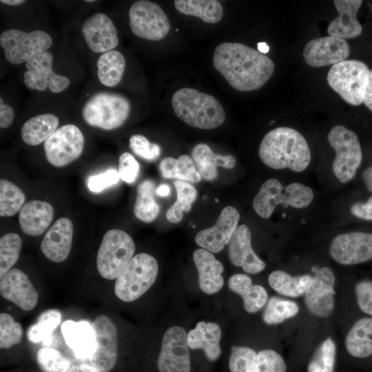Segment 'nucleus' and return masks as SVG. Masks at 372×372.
I'll use <instances>...</instances> for the list:
<instances>
[{
  "label": "nucleus",
  "mask_w": 372,
  "mask_h": 372,
  "mask_svg": "<svg viewBox=\"0 0 372 372\" xmlns=\"http://www.w3.org/2000/svg\"><path fill=\"white\" fill-rule=\"evenodd\" d=\"M313 196V190L307 185L293 183L285 187L278 180L270 178L261 185L252 205L258 216L267 219L279 204L304 208L311 204Z\"/></svg>",
  "instance_id": "nucleus-4"
},
{
  "label": "nucleus",
  "mask_w": 372,
  "mask_h": 372,
  "mask_svg": "<svg viewBox=\"0 0 372 372\" xmlns=\"http://www.w3.org/2000/svg\"><path fill=\"white\" fill-rule=\"evenodd\" d=\"M14 110L10 105H5L3 99L0 98V127L1 128L8 127L14 120Z\"/></svg>",
  "instance_id": "nucleus-53"
},
{
  "label": "nucleus",
  "mask_w": 372,
  "mask_h": 372,
  "mask_svg": "<svg viewBox=\"0 0 372 372\" xmlns=\"http://www.w3.org/2000/svg\"><path fill=\"white\" fill-rule=\"evenodd\" d=\"M258 155L270 168H288L296 172L304 171L311 162V152L304 137L297 130L279 127L262 138Z\"/></svg>",
  "instance_id": "nucleus-2"
},
{
  "label": "nucleus",
  "mask_w": 372,
  "mask_h": 372,
  "mask_svg": "<svg viewBox=\"0 0 372 372\" xmlns=\"http://www.w3.org/2000/svg\"><path fill=\"white\" fill-rule=\"evenodd\" d=\"M135 252L132 237L121 229L108 230L103 236L96 256L99 274L107 280L116 279Z\"/></svg>",
  "instance_id": "nucleus-7"
},
{
  "label": "nucleus",
  "mask_w": 372,
  "mask_h": 372,
  "mask_svg": "<svg viewBox=\"0 0 372 372\" xmlns=\"http://www.w3.org/2000/svg\"><path fill=\"white\" fill-rule=\"evenodd\" d=\"M369 72L364 62L355 59L344 60L331 68L327 82L345 102L357 106L364 101Z\"/></svg>",
  "instance_id": "nucleus-8"
},
{
  "label": "nucleus",
  "mask_w": 372,
  "mask_h": 372,
  "mask_svg": "<svg viewBox=\"0 0 372 372\" xmlns=\"http://www.w3.org/2000/svg\"><path fill=\"white\" fill-rule=\"evenodd\" d=\"M96 335V350L89 359L91 364L102 372L115 366L118 354L117 331L112 320L105 315L97 316L92 323Z\"/></svg>",
  "instance_id": "nucleus-17"
},
{
  "label": "nucleus",
  "mask_w": 372,
  "mask_h": 372,
  "mask_svg": "<svg viewBox=\"0 0 372 372\" xmlns=\"http://www.w3.org/2000/svg\"><path fill=\"white\" fill-rule=\"evenodd\" d=\"M54 218V209L48 202L32 200L21 209L19 223L22 231L30 236L42 234Z\"/></svg>",
  "instance_id": "nucleus-27"
},
{
  "label": "nucleus",
  "mask_w": 372,
  "mask_h": 372,
  "mask_svg": "<svg viewBox=\"0 0 372 372\" xmlns=\"http://www.w3.org/2000/svg\"><path fill=\"white\" fill-rule=\"evenodd\" d=\"M94 1H94V0H86L85 1V2H94Z\"/></svg>",
  "instance_id": "nucleus-61"
},
{
  "label": "nucleus",
  "mask_w": 372,
  "mask_h": 372,
  "mask_svg": "<svg viewBox=\"0 0 372 372\" xmlns=\"http://www.w3.org/2000/svg\"><path fill=\"white\" fill-rule=\"evenodd\" d=\"M335 276L329 267L317 269L304 293V303L313 315L329 316L334 309Z\"/></svg>",
  "instance_id": "nucleus-15"
},
{
  "label": "nucleus",
  "mask_w": 372,
  "mask_h": 372,
  "mask_svg": "<svg viewBox=\"0 0 372 372\" xmlns=\"http://www.w3.org/2000/svg\"><path fill=\"white\" fill-rule=\"evenodd\" d=\"M333 3L338 16L329 23L327 29L329 35L342 39L360 35L362 28L356 17L362 1L335 0Z\"/></svg>",
  "instance_id": "nucleus-25"
},
{
  "label": "nucleus",
  "mask_w": 372,
  "mask_h": 372,
  "mask_svg": "<svg viewBox=\"0 0 372 372\" xmlns=\"http://www.w3.org/2000/svg\"><path fill=\"white\" fill-rule=\"evenodd\" d=\"M349 53L350 48L346 40L329 36L309 41L302 54L308 65L320 68L342 62Z\"/></svg>",
  "instance_id": "nucleus-19"
},
{
  "label": "nucleus",
  "mask_w": 372,
  "mask_h": 372,
  "mask_svg": "<svg viewBox=\"0 0 372 372\" xmlns=\"http://www.w3.org/2000/svg\"><path fill=\"white\" fill-rule=\"evenodd\" d=\"M355 293L361 311L372 317V281L364 280L358 282Z\"/></svg>",
  "instance_id": "nucleus-51"
},
{
  "label": "nucleus",
  "mask_w": 372,
  "mask_h": 372,
  "mask_svg": "<svg viewBox=\"0 0 372 372\" xmlns=\"http://www.w3.org/2000/svg\"><path fill=\"white\" fill-rule=\"evenodd\" d=\"M170 187L167 184H161L156 190V194L160 197H167L170 194Z\"/></svg>",
  "instance_id": "nucleus-56"
},
{
  "label": "nucleus",
  "mask_w": 372,
  "mask_h": 372,
  "mask_svg": "<svg viewBox=\"0 0 372 372\" xmlns=\"http://www.w3.org/2000/svg\"><path fill=\"white\" fill-rule=\"evenodd\" d=\"M287 367L282 356L271 349L259 351L255 372H286Z\"/></svg>",
  "instance_id": "nucleus-47"
},
{
  "label": "nucleus",
  "mask_w": 372,
  "mask_h": 372,
  "mask_svg": "<svg viewBox=\"0 0 372 372\" xmlns=\"http://www.w3.org/2000/svg\"><path fill=\"white\" fill-rule=\"evenodd\" d=\"M41 368L45 372H66L70 367V361L59 351L52 348H42L37 354Z\"/></svg>",
  "instance_id": "nucleus-46"
},
{
  "label": "nucleus",
  "mask_w": 372,
  "mask_h": 372,
  "mask_svg": "<svg viewBox=\"0 0 372 372\" xmlns=\"http://www.w3.org/2000/svg\"><path fill=\"white\" fill-rule=\"evenodd\" d=\"M53 55L49 51L41 52L25 63L24 83L32 90L44 91L48 86L50 91L59 93L70 85L69 79L56 74L52 70Z\"/></svg>",
  "instance_id": "nucleus-16"
},
{
  "label": "nucleus",
  "mask_w": 372,
  "mask_h": 372,
  "mask_svg": "<svg viewBox=\"0 0 372 372\" xmlns=\"http://www.w3.org/2000/svg\"><path fill=\"white\" fill-rule=\"evenodd\" d=\"M130 26L138 37L150 41L163 39L170 30L167 14L156 3L141 0L134 2L129 10Z\"/></svg>",
  "instance_id": "nucleus-11"
},
{
  "label": "nucleus",
  "mask_w": 372,
  "mask_h": 372,
  "mask_svg": "<svg viewBox=\"0 0 372 372\" xmlns=\"http://www.w3.org/2000/svg\"><path fill=\"white\" fill-rule=\"evenodd\" d=\"M331 258L343 265L372 260V234L352 231L337 235L329 245Z\"/></svg>",
  "instance_id": "nucleus-14"
},
{
  "label": "nucleus",
  "mask_w": 372,
  "mask_h": 372,
  "mask_svg": "<svg viewBox=\"0 0 372 372\" xmlns=\"http://www.w3.org/2000/svg\"><path fill=\"white\" fill-rule=\"evenodd\" d=\"M345 346L350 355L364 358L372 355V318L357 320L348 331Z\"/></svg>",
  "instance_id": "nucleus-31"
},
{
  "label": "nucleus",
  "mask_w": 372,
  "mask_h": 372,
  "mask_svg": "<svg viewBox=\"0 0 372 372\" xmlns=\"http://www.w3.org/2000/svg\"><path fill=\"white\" fill-rule=\"evenodd\" d=\"M221 329L215 322H198L187 333L188 346L192 349H202L209 361H216L221 354Z\"/></svg>",
  "instance_id": "nucleus-28"
},
{
  "label": "nucleus",
  "mask_w": 372,
  "mask_h": 372,
  "mask_svg": "<svg viewBox=\"0 0 372 372\" xmlns=\"http://www.w3.org/2000/svg\"><path fill=\"white\" fill-rule=\"evenodd\" d=\"M193 260L198 273L200 289L205 293L214 294L223 286L224 278L221 275L224 267L213 254L204 249H197L193 253Z\"/></svg>",
  "instance_id": "nucleus-26"
},
{
  "label": "nucleus",
  "mask_w": 372,
  "mask_h": 372,
  "mask_svg": "<svg viewBox=\"0 0 372 372\" xmlns=\"http://www.w3.org/2000/svg\"><path fill=\"white\" fill-rule=\"evenodd\" d=\"M82 32L89 48L94 52L112 50L118 44L117 30L112 21L103 13L89 17L82 26Z\"/></svg>",
  "instance_id": "nucleus-22"
},
{
  "label": "nucleus",
  "mask_w": 372,
  "mask_h": 372,
  "mask_svg": "<svg viewBox=\"0 0 372 372\" xmlns=\"http://www.w3.org/2000/svg\"><path fill=\"white\" fill-rule=\"evenodd\" d=\"M120 179L118 172L110 169L98 175L90 176L87 185L92 192L99 193L104 189L116 184Z\"/></svg>",
  "instance_id": "nucleus-50"
},
{
  "label": "nucleus",
  "mask_w": 372,
  "mask_h": 372,
  "mask_svg": "<svg viewBox=\"0 0 372 372\" xmlns=\"http://www.w3.org/2000/svg\"><path fill=\"white\" fill-rule=\"evenodd\" d=\"M197 172L204 180L211 181L218 176V167L231 169L236 165V158L229 154L214 153L205 143H198L191 152Z\"/></svg>",
  "instance_id": "nucleus-29"
},
{
  "label": "nucleus",
  "mask_w": 372,
  "mask_h": 372,
  "mask_svg": "<svg viewBox=\"0 0 372 372\" xmlns=\"http://www.w3.org/2000/svg\"><path fill=\"white\" fill-rule=\"evenodd\" d=\"M161 175L165 178L198 183L201 176L197 172L191 156L183 154L178 158H164L159 164Z\"/></svg>",
  "instance_id": "nucleus-34"
},
{
  "label": "nucleus",
  "mask_w": 372,
  "mask_h": 372,
  "mask_svg": "<svg viewBox=\"0 0 372 372\" xmlns=\"http://www.w3.org/2000/svg\"><path fill=\"white\" fill-rule=\"evenodd\" d=\"M139 169V163L132 154L124 152L120 156L118 172L123 181L130 184L133 183L137 178Z\"/></svg>",
  "instance_id": "nucleus-49"
},
{
  "label": "nucleus",
  "mask_w": 372,
  "mask_h": 372,
  "mask_svg": "<svg viewBox=\"0 0 372 372\" xmlns=\"http://www.w3.org/2000/svg\"><path fill=\"white\" fill-rule=\"evenodd\" d=\"M23 336L21 324L6 313L0 314V348L9 349L19 344Z\"/></svg>",
  "instance_id": "nucleus-45"
},
{
  "label": "nucleus",
  "mask_w": 372,
  "mask_h": 372,
  "mask_svg": "<svg viewBox=\"0 0 372 372\" xmlns=\"http://www.w3.org/2000/svg\"><path fill=\"white\" fill-rule=\"evenodd\" d=\"M228 255L231 262L247 273L256 274L265 268V262L252 249L251 231L246 225L236 227L228 243Z\"/></svg>",
  "instance_id": "nucleus-21"
},
{
  "label": "nucleus",
  "mask_w": 372,
  "mask_h": 372,
  "mask_svg": "<svg viewBox=\"0 0 372 372\" xmlns=\"http://www.w3.org/2000/svg\"><path fill=\"white\" fill-rule=\"evenodd\" d=\"M176 9L180 13L200 18L209 23L219 22L223 16V8L216 0H176Z\"/></svg>",
  "instance_id": "nucleus-33"
},
{
  "label": "nucleus",
  "mask_w": 372,
  "mask_h": 372,
  "mask_svg": "<svg viewBox=\"0 0 372 372\" xmlns=\"http://www.w3.org/2000/svg\"><path fill=\"white\" fill-rule=\"evenodd\" d=\"M97 75L100 82L107 87L118 85L125 69L123 55L116 50L103 53L97 61Z\"/></svg>",
  "instance_id": "nucleus-35"
},
{
  "label": "nucleus",
  "mask_w": 372,
  "mask_h": 372,
  "mask_svg": "<svg viewBox=\"0 0 372 372\" xmlns=\"http://www.w3.org/2000/svg\"><path fill=\"white\" fill-rule=\"evenodd\" d=\"M364 104L372 112V70H370L368 84L366 88Z\"/></svg>",
  "instance_id": "nucleus-54"
},
{
  "label": "nucleus",
  "mask_w": 372,
  "mask_h": 372,
  "mask_svg": "<svg viewBox=\"0 0 372 372\" xmlns=\"http://www.w3.org/2000/svg\"><path fill=\"white\" fill-rule=\"evenodd\" d=\"M79 368L82 372H102L98 368L92 364H81L79 365Z\"/></svg>",
  "instance_id": "nucleus-57"
},
{
  "label": "nucleus",
  "mask_w": 372,
  "mask_h": 372,
  "mask_svg": "<svg viewBox=\"0 0 372 372\" xmlns=\"http://www.w3.org/2000/svg\"><path fill=\"white\" fill-rule=\"evenodd\" d=\"M0 293L6 300L24 311L37 304L39 295L27 275L21 270L11 269L0 281Z\"/></svg>",
  "instance_id": "nucleus-20"
},
{
  "label": "nucleus",
  "mask_w": 372,
  "mask_h": 372,
  "mask_svg": "<svg viewBox=\"0 0 372 372\" xmlns=\"http://www.w3.org/2000/svg\"><path fill=\"white\" fill-rule=\"evenodd\" d=\"M80 371L79 366L73 365L70 366L66 372H79Z\"/></svg>",
  "instance_id": "nucleus-60"
},
{
  "label": "nucleus",
  "mask_w": 372,
  "mask_h": 372,
  "mask_svg": "<svg viewBox=\"0 0 372 372\" xmlns=\"http://www.w3.org/2000/svg\"><path fill=\"white\" fill-rule=\"evenodd\" d=\"M215 200L218 203V200L217 198L215 199Z\"/></svg>",
  "instance_id": "nucleus-62"
},
{
  "label": "nucleus",
  "mask_w": 372,
  "mask_h": 372,
  "mask_svg": "<svg viewBox=\"0 0 372 372\" xmlns=\"http://www.w3.org/2000/svg\"><path fill=\"white\" fill-rule=\"evenodd\" d=\"M61 332L67 345L76 358L90 359L96 350L95 331L87 321L65 320L61 325Z\"/></svg>",
  "instance_id": "nucleus-24"
},
{
  "label": "nucleus",
  "mask_w": 372,
  "mask_h": 372,
  "mask_svg": "<svg viewBox=\"0 0 372 372\" xmlns=\"http://www.w3.org/2000/svg\"><path fill=\"white\" fill-rule=\"evenodd\" d=\"M229 358L231 372H255L258 353L247 347L234 346Z\"/></svg>",
  "instance_id": "nucleus-44"
},
{
  "label": "nucleus",
  "mask_w": 372,
  "mask_h": 372,
  "mask_svg": "<svg viewBox=\"0 0 372 372\" xmlns=\"http://www.w3.org/2000/svg\"><path fill=\"white\" fill-rule=\"evenodd\" d=\"M0 44L6 59L13 64L27 62L35 55L47 51L52 45L50 36L42 30L25 32L10 29L0 36Z\"/></svg>",
  "instance_id": "nucleus-10"
},
{
  "label": "nucleus",
  "mask_w": 372,
  "mask_h": 372,
  "mask_svg": "<svg viewBox=\"0 0 372 372\" xmlns=\"http://www.w3.org/2000/svg\"><path fill=\"white\" fill-rule=\"evenodd\" d=\"M239 219L240 214L235 207H225L212 227L203 229L196 235V243L211 253L220 252L229 243Z\"/></svg>",
  "instance_id": "nucleus-18"
},
{
  "label": "nucleus",
  "mask_w": 372,
  "mask_h": 372,
  "mask_svg": "<svg viewBox=\"0 0 372 372\" xmlns=\"http://www.w3.org/2000/svg\"><path fill=\"white\" fill-rule=\"evenodd\" d=\"M21 238L16 233H8L0 238V278L12 269L19 259Z\"/></svg>",
  "instance_id": "nucleus-42"
},
{
  "label": "nucleus",
  "mask_w": 372,
  "mask_h": 372,
  "mask_svg": "<svg viewBox=\"0 0 372 372\" xmlns=\"http://www.w3.org/2000/svg\"><path fill=\"white\" fill-rule=\"evenodd\" d=\"M258 50L260 52L264 54L269 52V47L265 42H260L258 43Z\"/></svg>",
  "instance_id": "nucleus-59"
},
{
  "label": "nucleus",
  "mask_w": 372,
  "mask_h": 372,
  "mask_svg": "<svg viewBox=\"0 0 372 372\" xmlns=\"http://www.w3.org/2000/svg\"><path fill=\"white\" fill-rule=\"evenodd\" d=\"M350 212L358 218L372 221V195L365 202L352 204Z\"/></svg>",
  "instance_id": "nucleus-52"
},
{
  "label": "nucleus",
  "mask_w": 372,
  "mask_h": 372,
  "mask_svg": "<svg viewBox=\"0 0 372 372\" xmlns=\"http://www.w3.org/2000/svg\"><path fill=\"white\" fill-rule=\"evenodd\" d=\"M157 366L159 372L191 371L187 333L183 327H172L165 332Z\"/></svg>",
  "instance_id": "nucleus-13"
},
{
  "label": "nucleus",
  "mask_w": 372,
  "mask_h": 372,
  "mask_svg": "<svg viewBox=\"0 0 372 372\" xmlns=\"http://www.w3.org/2000/svg\"><path fill=\"white\" fill-rule=\"evenodd\" d=\"M298 311L295 302L273 296L267 302L262 319L268 324H277L295 316Z\"/></svg>",
  "instance_id": "nucleus-41"
},
{
  "label": "nucleus",
  "mask_w": 372,
  "mask_h": 372,
  "mask_svg": "<svg viewBox=\"0 0 372 372\" xmlns=\"http://www.w3.org/2000/svg\"><path fill=\"white\" fill-rule=\"evenodd\" d=\"M154 183L145 180L137 188L134 207V216L144 223L154 220L159 214L160 207L154 198Z\"/></svg>",
  "instance_id": "nucleus-37"
},
{
  "label": "nucleus",
  "mask_w": 372,
  "mask_h": 372,
  "mask_svg": "<svg viewBox=\"0 0 372 372\" xmlns=\"http://www.w3.org/2000/svg\"><path fill=\"white\" fill-rule=\"evenodd\" d=\"M213 64L231 87L241 92L260 88L275 68L269 56L236 42L219 44L214 53Z\"/></svg>",
  "instance_id": "nucleus-1"
},
{
  "label": "nucleus",
  "mask_w": 372,
  "mask_h": 372,
  "mask_svg": "<svg viewBox=\"0 0 372 372\" xmlns=\"http://www.w3.org/2000/svg\"><path fill=\"white\" fill-rule=\"evenodd\" d=\"M25 200V194L18 186L6 179H1V216L10 217L15 215L22 208Z\"/></svg>",
  "instance_id": "nucleus-39"
},
{
  "label": "nucleus",
  "mask_w": 372,
  "mask_h": 372,
  "mask_svg": "<svg viewBox=\"0 0 372 372\" xmlns=\"http://www.w3.org/2000/svg\"><path fill=\"white\" fill-rule=\"evenodd\" d=\"M228 287L242 298L244 309L249 313H256L267 303L268 295L265 289L261 285H254L251 278L246 274L231 276L228 280Z\"/></svg>",
  "instance_id": "nucleus-30"
},
{
  "label": "nucleus",
  "mask_w": 372,
  "mask_h": 372,
  "mask_svg": "<svg viewBox=\"0 0 372 372\" xmlns=\"http://www.w3.org/2000/svg\"><path fill=\"white\" fill-rule=\"evenodd\" d=\"M176 191V202L167 210L166 218L172 223L183 219L184 212H189L197 197L196 189L187 181L176 180L174 182Z\"/></svg>",
  "instance_id": "nucleus-38"
},
{
  "label": "nucleus",
  "mask_w": 372,
  "mask_h": 372,
  "mask_svg": "<svg viewBox=\"0 0 372 372\" xmlns=\"http://www.w3.org/2000/svg\"><path fill=\"white\" fill-rule=\"evenodd\" d=\"M130 112V101L125 96L114 92H99L86 101L82 115L88 125L104 130H112L123 125Z\"/></svg>",
  "instance_id": "nucleus-5"
},
{
  "label": "nucleus",
  "mask_w": 372,
  "mask_h": 372,
  "mask_svg": "<svg viewBox=\"0 0 372 372\" xmlns=\"http://www.w3.org/2000/svg\"><path fill=\"white\" fill-rule=\"evenodd\" d=\"M129 146L136 156L146 161H154L161 155L159 145L151 143L141 134L132 135L129 141Z\"/></svg>",
  "instance_id": "nucleus-48"
},
{
  "label": "nucleus",
  "mask_w": 372,
  "mask_h": 372,
  "mask_svg": "<svg viewBox=\"0 0 372 372\" xmlns=\"http://www.w3.org/2000/svg\"><path fill=\"white\" fill-rule=\"evenodd\" d=\"M1 3L10 5V6H18L25 2L24 0H1Z\"/></svg>",
  "instance_id": "nucleus-58"
},
{
  "label": "nucleus",
  "mask_w": 372,
  "mask_h": 372,
  "mask_svg": "<svg viewBox=\"0 0 372 372\" xmlns=\"http://www.w3.org/2000/svg\"><path fill=\"white\" fill-rule=\"evenodd\" d=\"M59 123V118L52 114L37 115L23 124L21 130V138L29 145H38L56 130Z\"/></svg>",
  "instance_id": "nucleus-32"
},
{
  "label": "nucleus",
  "mask_w": 372,
  "mask_h": 372,
  "mask_svg": "<svg viewBox=\"0 0 372 372\" xmlns=\"http://www.w3.org/2000/svg\"><path fill=\"white\" fill-rule=\"evenodd\" d=\"M61 314L59 311L50 309L42 313L36 323L32 324L28 331V340L34 343L42 341L45 344L50 338L54 330L60 324Z\"/></svg>",
  "instance_id": "nucleus-40"
},
{
  "label": "nucleus",
  "mask_w": 372,
  "mask_h": 372,
  "mask_svg": "<svg viewBox=\"0 0 372 372\" xmlns=\"http://www.w3.org/2000/svg\"><path fill=\"white\" fill-rule=\"evenodd\" d=\"M335 156L332 169L338 180L347 183L355 176L362 160V152L356 134L341 125L333 127L328 134Z\"/></svg>",
  "instance_id": "nucleus-9"
},
{
  "label": "nucleus",
  "mask_w": 372,
  "mask_h": 372,
  "mask_svg": "<svg viewBox=\"0 0 372 372\" xmlns=\"http://www.w3.org/2000/svg\"><path fill=\"white\" fill-rule=\"evenodd\" d=\"M73 232V224L69 218L62 217L57 219L41 240L42 253L52 262L64 261L72 248Z\"/></svg>",
  "instance_id": "nucleus-23"
},
{
  "label": "nucleus",
  "mask_w": 372,
  "mask_h": 372,
  "mask_svg": "<svg viewBox=\"0 0 372 372\" xmlns=\"http://www.w3.org/2000/svg\"><path fill=\"white\" fill-rule=\"evenodd\" d=\"M362 178L366 187L372 192V165L363 171Z\"/></svg>",
  "instance_id": "nucleus-55"
},
{
  "label": "nucleus",
  "mask_w": 372,
  "mask_h": 372,
  "mask_svg": "<svg viewBox=\"0 0 372 372\" xmlns=\"http://www.w3.org/2000/svg\"><path fill=\"white\" fill-rule=\"evenodd\" d=\"M312 278L311 275L292 276L281 270L271 272L268 277L270 287L280 295L298 298L304 295Z\"/></svg>",
  "instance_id": "nucleus-36"
},
{
  "label": "nucleus",
  "mask_w": 372,
  "mask_h": 372,
  "mask_svg": "<svg viewBox=\"0 0 372 372\" xmlns=\"http://www.w3.org/2000/svg\"><path fill=\"white\" fill-rule=\"evenodd\" d=\"M84 142V136L77 126L63 125L44 142L46 159L54 167H64L81 156Z\"/></svg>",
  "instance_id": "nucleus-12"
},
{
  "label": "nucleus",
  "mask_w": 372,
  "mask_h": 372,
  "mask_svg": "<svg viewBox=\"0 0 372 372\" xmlns=\"http://www.w3.org/2000/svg\"><path fill=\"white\" fill-rule=\"evenodd\" d=\"M158 272L156 260L146 253L133 256L116 278V296L130 302L143 296L154 283Z\"/></svg>",
  "instance_id": "nucleus-6"
},
{
  "label": "nucleus",
  "mask_w": 372,
  "mask_h": 372,
  "mask_svg": "<svg viewBox=\"0 0 372 372\" xmlns=\"http://www.w3.org/2000/svg\"><path fill=\"white\" fill-rule=\"evenodd\" d=\"M175 114L186 124L199 129L211 130L225 120V110L214 96L198 90L183 87L172 97Z\"/></svg>",
  "instance_id": "nucleus-3"
},
{
  "label": "nucleus",
  "mask_w": 372,
  "mask_h": 372,
  "mask_svg": "<svg viewBox=\"0 0 372 372\" xmlns=\"http://www.w3.org/2000/svg\"><path fill=\"white\" fill-rule=\"evenodd\" d=\"M335 357V342L328 337L316 349L308 366V372H333Z\"/></svg>",
  "instance_id": "nucleus-43"
}]
</instances>
